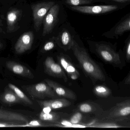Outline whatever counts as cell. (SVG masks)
<instances>
[{"instance_id":"obj_1","label":"cell","mask_w":130,"mask_h":130,"mask_svg":"<svg viewBox=\"0 0 130 130\" xmlns=\"http://www.w3.org/2000/svg\"><path fill=\"white\" fill-rule=\"evenodd\" d=\"M71 49L81 68L90 78L105 81V76L100 68L90 57L86 50L80 47L74 39Z\"/></svg>"},{"instance_id":"obj_2","label":"cell","mask_w":130,"mask_h":130,"mask_svg":"<svg viewBox=\"0 0 130 130\" xmlns=\"http://www.w3.org/2000/svg\"><path fill=\"white\" fill-rule=\"evenodd\" d=\"M130 100H125L116 104L109 109L102 120L107 121H121L129 119Z\"/></svg>"},{"instance_id":"obj_3","label":"cell","mask_w":130,"mask_h":130,"mask_svg":"<svg viewBox=\"0 0 130 130\" xmlns=\"http://www.w3.org/2000/svg\"><path fill=\"white\" fill-rule=\"evenodd\" d=\"M121 6L118 5H96L70 7L73 11L84 14L100 15L114 12L119 9Z\"/></svg>"},{"instance_id":"obj_4","label":"cell","mask_w":130,"mask_h":130,"mask_svg":"<svg viewBox=\"0 0 130 130\" xmlns=\"http://www.w3.org/2000/svg\"><path fill=\"white\" fill-rule=\"evenodd\" d=\"M54 1H45L31 5L34 26L36 30L39 31L43 23L45 15L50 9L55 4Z\"/></svg>"},{"instance_id":"obj_5","label":"cell","mask_w":130,"mask_h":130,"mask_svg":"<svg viewBox=\"0 0 130 130\" xmlns=\"http://www.w3.org/2000/svg\"><path fill=\"white\" fill-rule=\"evenodd\" d=\"M26 91L34 98L44 99L56 97L55 93L47 83L41 82L25 87Z\"/></svg>"},{"instance_id":"obj_6","label":"cell","mask_w":130,"mask_h":130,"mask_svg":"<svg viewBox=\"0 0 130 130\" xmlns=\"http://www.w3.org/2000/svg\"><path fill=\"white\" fill-rule=\"evenodd\" d=\"M60 6L55 3L48 10L43 20L42 36H45L53 31L59 20Z\"/></svg>"},{"instance_id":"obj_7","label":"cell","mask_w":130,"mask_h":130,"mask_svg":"<svg viewBox=\"0 0 130 130\" xmlns=\"http://www.w3.org/2000/svg\"><path fill=\"white\" fill-rule=\"evenodd\" d=\"M95 50L99 55L106 62L116 64L121 63L119 55L108 45L103 43H96Z\"/></svg>"},{"instance_id":"obj_8","label":"cell","mask_w":130,"mask_h":130,"mask_svg":"<svg viewBox=\"0 0 130 130\" xmlns=\"http://www.w3.org/2000/svg\"><path fill=\"white\" fill-rule=\"evenodd\" d=\"M130 31V15L128 13L111 30L103 34L108 38H118L124 33Z\"/></svg>"},{"instance_id":"obj_9","label":"cell","mask_w":130,"mask_h":130,"mask_svg":"<svg viewBox=\"0 0 130 130\" xmlns=\"http://www.w3.org/2000/svg\"><path fill=\"white\" fill-rule=\"evenodd\" d=\"M45 72L50 76L62 78L64 82L68 80L67 77L64 70L60 65L55 63L52 57L46 58L44 63Z\"/></svg>"},{"instance_id":"obj_10","label":"cell","mask_w":130,"mask_h":130,"mask_svg":"<svg viewBox=\"0 0 130 130\" xmlns=\"http://www.w3.org/2000/svg\"><path fill=\"white\" fill-rule=\"evenodd\" d=\"M34 39V34L32 32H27L23 33L15 44L16 53L21 54L30 50L31 48Z\"/></svg>"},{"instance_id":"obj_11","label":"cell","mask_w":130,"mask_h":130,"mask_svg":"<svg viewBox=\"0 0 130 130\" xmlns=\"http://www.w3.org/2000/svg\"><path fill=\"white\" fill-rule=\"evenodd\" d=\"M44 80L53 89L55 93L59 96L74 100L76 99V95L70 90L51 80L45 79Z\"/></svg>"},{"instance_id":"obj_12","label":"cell","mask_w":130,"mask_h":130,"mask_svg":"<svg viewBox=\"0 0 130 130\" xmlns=\"http://www.w3.org/2000/svg\"><path fill=\"white\" fill-rule=\"evenodd\" d=\"M6 66L10 71L21 76L31 79L35 77L32 72L28 68L19 63L9 61L6 62Z\"/></svg>"},{"instance_id":"obj_13","label":"cell","mask_w":130,"mask_h":130,"mask_svg":"<svg viewBox=\"0 0 130 130\" xmlns=\"http://www.w3.org/2000/svg\"><path fill=\"white\" fill-rule=\"evenodd\" d=\"M55 41L59 47L67 51L71 49L74 39L70 31L68 29H63L55 37Z\"/></svg>"},{"instance_id":"obj_14","label":"cell","mask_w":130,"mask_h":130,"mask_svg":"<svg viewBox=\"0 0 130 130\" xmlns=\"http://www.w3.org/2000/svg\"><path fill=\"white\" fill-rule=\"evenodd\" d=\"M39 105L42 108L57 109L68 107L71 105L70 101L65 99H57L48 100H37Z\"/></svg>"},{"instance_id":"obj_15","label":"cell","mask_w":130,"mask_h":130,"mask_svg":"<svg viewBox=\"0 0 130 130\" xmlns=\"http://www.w3.org/2000/svg\"><path fill=\"white\" fill-rule=\"evenodd\" d=\"M0 120L6 121H18L27 123L28 119L22 114L0 108Z\"/></svg>"},{"instance_id":"obj_16","label":"cell","mask_w":130,"mask_h":130,"mask_svg":"<svg viewBox=\"0 0 130 130\" xmlns=\"http://www.w3.org/2000/svg\"><path fill=\"white\" fill-rule=\"evenodd\" d=\"M67 113L49 111L45 112L42 111L39 114V119L43 121L52 124H58L64 118L68 116Z\"/></svg>"},{"instance_id":"obj_17","label":"cell","mask_w":130,"mask_h":130,"mask_svg":"<svg viewBox=\"0 0 130 130\" xmlns=\"http://www.w3.org/2000/svg\"><path fill=\"white\" fill-rule=\"evenodd\" d=\"M21 15V11L17 9H12L8 12L7 21L8 32H12L15 30Z\"/></svg>"},{"instance_id":"obj_18","label":"cell","mask_w":130,"mask_h":130,"mask_svg":"<svg viewBox=\"0 0 130 130\" xmlns=\"http://www.w3.org/2000/svg\"><path fill=\"white\" fill-rule=\"evenodd\" d=\"M58 60L67 73L72 79H76L79 76V74L72 63L63 56L58 57Z\"/></svg>"},{"instance_id":"obj_19","label":"cell","mask_w":130,"mask_h":130,"mask_svg":"<svg viewBox=\"0 0 130 130\" xmlns=\"http://www.w3.org/2000/svg\"><path fill=\"white\" fill-rule=\"evenodd\" d=\"M77 110L83 113L101 114L103 112V110L99 105L93 103H81L78 106Z\"/></svg>"},{"instance_id":"obj_20","label":"cell","mask_w":130,"mask_h":130,"mask_svg":"<svg viewBox=\"0 0 130 130\" xmlns=\"http://www.w3.org/2000/svg\"><path fill=\"white\" fill-rule=\"evenodd\" d=\"M0 100L3 103L13 104L22 102L15 93L10 88L7 89L0 96Z\"/></svg>"},{"instance_id":"obj_21","label":"cell","mask_w":130,"mask_h":130,"mask_svg":"<svg viewBox=\"0 0 130 130\" xmlns=\"http://www.w3.org/2000/svg\"><path fill=\"white\" fill-rule=\"evenodd\" d=\"M8 86L9 88L11 89L15 93L16 95L21 100V102L27 105H32L33 102L19 88L14 84L11 83L8 84Z\"/></svg>"},{"instance_id":"obj_22","label":"cell","mask_w":130,"mask_h":130,"mask_svg":"<svg viewBox=\"0 0 130 130\" xmlns=\"http://www.w3.org/2000/svg\"><path fill=\"white\" fill-rule=\"evenodd\" d=\"M102 0H63V3L69 7L84 6L92 4Z\"/></svg>"},{"instance_id":"obj_23","label":"cell","mask_w":130,"mask_h":130,"mask_svg":"<svg viewBox=\"0 0 130 130\" xmlns=\"http://www.w3.org/2000/svg\"><path fill=\"white\" fill-rule=\"evenodd\" d=\"M94 92L97 95L100 97H107L111 94L110 90L104 86L96 87L94 88Z\"/></svg>"},{"instance_id":"obj_24","label":"cell","mask_w":130,"mask_h":130,"mask_svg":"<svg viewBox=\"0 0 130 130\" xmlns=\"http://www.w3.org/2000/svg\"><path fill=\"white\" fill-rule=\"evenodd\" d=\"M27 127H51V123L44 122L41 120H34L26 123Z\"/></svg>"},{"instance_id":"obj_25","label":"cell","mask_w":130,"mask_h":130,"mask_svg":"<svg viewBox=\"0 0 130 130\" xmlns=\"http://www.w3.org/2000/svg\"><path fill=\"white\" fill-rule=\"evenodd\" d=\"M26 124H22L13 121H6L0 120V127H26Z\"/></svg>"},{"instance_id":"obj_26","label":"cell","mask_w":130,"mask_h":130,"mask_svg":"<svg viewBox=\"0 0 130 130\" xmlns=\"http://www.w3.org/2000/svg\"><path fill=\"white\" fill-rule=\"evenodd\" d=\"M56 43L55 37H53L50 41L47 42L44 45L41 50L42 52H45L52 50L55 47Z\"/></svg>"},{"instance_id":"obj_27","label":"cell","mask_w":130,"mask_h":130,"mask_svg":"<svg viewBox=\"0 0 130 130\" xmlns=\"http://www.w3.org/2000/svg\"><path fill=\"white\" fill-rule=\"evenodd\" d=\"M83 115L80 112H77L74 113L70 118L69 121L72 124H79L83 120Z\"/></svg>"},{"instance_id":"obj_28","label":"cell","mask_w":130,"mask_h":130,"mask_svg":"<svg viewBox=\"0 0 130 130\" xmlns=\"http://www.w3.org/2000/svg\"><path fill=\"white\" fill-rule=\"evenodd\" d=\"M91 127L100 128H118L122 127V126L119 125L112 122H105L102 124H97L91 125Z\"/></svg>"},{"instance_id":"obj_29","label":"cell","mask_w":130,"mask_h":130,"mask_svg":"<svg viewBox=\"0 0 130 130\" xmlns=\"http://www.w3.org/2000/svg\"><path fill=\"white\" fill-rule=\"evenodd\" d=\"M125 51H126V57L128 60H129L130 58V36L128 37L127 42L126 43L125 46Z\"/></svg>"},{"instance_id":"obj_30","label":"cell","mask_w":130,"mask_h":130,"mask_svg":"<svg viewBox=\"0 0 130 130\" xmlns=\"http://www.w3.org/2000/svg\"><path fill=\"white\" fill-rule=\"evenodd\" d=\"M111 1H114L116 3H118L124 4L130 2V0H111Z\"/></svg>"},{"instance_id":"obj_31","label":"cell","mask_w":130,"mask_h":130,"mask_svg":"<svg viewBox=\"0 0 130 130\" xmlns=\"http://www.w3.org/2000/svg\"><path fill=\"white\" fill-rule=\"evenodd\" d=\"M130 75H128V78H127V79H126V80H125V84H130Z\"/></svg>"},{"instance_id":"obj_32","label":"cell","mask_w":130,"mask_h":130,"mask_svg":"<svg viewBox=\"0 0 130 130\" xmlns=\"http://www.w3.org/2000/svg\"><path fill=\"white\" fill-rule=\"evenodd\" d=\"M3 47V43L1 42L0 41V49H1Z\"/></svg>"}]
</instances>
